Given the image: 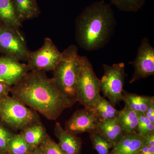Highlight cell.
Masks as SVG:
<instances>
[{
    "instance_id": "obj_1",
    "label": "cell",
    "mask_w": 154,
    "mask_h": 154,
    "mask_svg": "<svg viewBox=\"0 0 154 154\" xmlns=\"http://www.w3.org/2000/svg\"><path fill=\"white\" fill-rule=\"evenodd\" d=\"M11 93L12 96L48 120H55L75 103L44 72H28L12 86Z\"/></svg>"
},
{
    "instance_id": "obj_2",
    "label": "cell",
    "mask_w": 154,
    "mask_h": 154,
    "mask_svg": "<svg viewBox=\"0 0 154 154\" xmlns=\"http://www.w3.org/2000/svg\"><path fill=\"white\" fill-rule=\"evenodd\" d=\"M116 25L115 15L104 0L86 7L75 21V38L80 47L88 51L102 48L108 43Z\"/></svg>"
},
{
    "instance_id": "obj_3",
    "label": "cell",
    "mask_w": 154,
    "mask_h": 154,
    "mask_svg": "<svg viewBox=\"0 0 154 154\" xmlns=\"http://www.w3.org/2000/svg\"><path fill=\"white\" fill-rule=\"evenodd\" d=\"M62 54L61 60L54 70L53 79L60 90L76 102L77 78L80 67L78 48L72 45Z\"/></svg>"
},
{
    "instance_id": "obj_4",
    "label": "cell",
    "mask_w": 154,
    "mask_h": 154,
    "mask_svg": "<svg viewBox=\"0 0 154 154\" xmlns=\"http://www.w3.org/2000/svg\"><path fill=\"white\" fill-rule=\"evenodd\" d=\"M0 119L14 131H22L40 122L37 112L9 96L0 100Z\"/></svg>"
},
{
    "instance_id": "obj_5",
    "label": "cell",
    "mask_w": 154,
    "mask_h": 154,
    "mask_svg": "<svg viewBox=\"0 0 154 154\" xmlns=\"http://www.w3.org/2000/svg\"><path fill=\"white\" fill-rule=\"evenodd\" d=\"M80 67L77 78V102L91 109L101 97L100 80L88 57L80 56Z\"/></svg>"
},
{
    "instance_id": "obj_6",
    "label": "cell",
    "mask_w": 154,
    "mask_h": 154,
    "mask_svg": "<svg viewBox=\"0 0 154 154\" xmlns=\"http://www.w3.org/2000/svg\"><path fill=\"white\" fill-rule=\"evenodd\" d=\"M104 75L100 80V90L105 97L115 106L123 100L125 80L127 75L123 63L112 65L103 64Z\"/></svg>"
},
{
    "instance_id": "obj_7",
    "label": "cell",
    "mask_w": 154,
    "mask_h": 154,
    "mask_svg": "<svg viewBox=\"0 0 154 154\" xmlns=\"http://www.w3.org/2000/svg\"><path fill=\"white\" fill-rule=\"evenodd\" d=\"M60 52L50 38H45L43 45L34 51H30L27 60L29 71H53L62 59Z\"/></svg>"
},
{
    "instance_id": "obj_8",
    "label": "cell",
    "mask_w": 154,
    "mask_h": 154,
    "mask_svg": "<svg viewBox=\"0 0 154 154\" xmlns=\"http://www.w3.org/2000/svg\"><path fill=\"white\" fill-rule=\"evenodd\" d=\"M19 29L0 24V54L27 61L30 51Z\"/></svg>"
},
{
    "instance_id": "obj_9",
    "label": "cell",
    "mask_w": 154,
    "mask_h": 154,
    "mask_svg": "<svg viewBox=\"0 0 154 154\" xmlns=\"http://www.w3.org/2000/svg\"><path fill=\"white\" fill-rule=\"evenodd\" d=\"M129 64L133 66L134 72L130 83L154 75V48L148 38L144 37L138 48L137 55Z\"/></svg>"
},
{
    "instance_id": "obj_10",
    "label": "cell",
    "mask_w": 154,
    "mask_h": 154,
    "mask_svg": "<svg viewBox=\"0 0 154 154\" xmlns=\"http://www.w3.org/2000/svg\"><path fill=\"white\" fill-rule=\"evenodd\" d=\"M99 120L92 110L85 107L77 110L66 123L65 129L75 135L99 131Z\"/></svg>"
},
{
    "instance_id": "obj_11",
    "label": "cell",
    "mask_w": 154,
    "mask_h": 154,
    "mask_svg": "<svg viewBox=\"0 0 154 154\" xmlns=\"http://www.w3.org/2000/svg\"><path fill=\"white\" fill-rule=\"evenodd\" d=\"M29 72L27 64L12 57L0 56V82L13 86Z\"/></svg>"
},
{
    "instance_id": "obj_12",
    "label": "cell",
    "mask_w": 154,
    "mask_h": 154,
    "mask_svg": "<svg viewBox=\"0 0 154 154\" xmlns=\"http://www.w3.org/2000/svg\"><path fill=\"white\" fill-rule=\"evenodd\" d=\"M54 134L59 141L58 143L65 154H80L82 142L77 135L63 128L60 123H56Z\"/></svg>"
},
{
    "instance_id": "obj_13",
    "label": "cell",
    "mask_w": 154,
    "mask_h": 154,
    "mask_svg": "<svg viewBox=\"0 0 154 154\" xmlns=\"http://www.w3.org/2000/svg\"><path fill=\"white\" fill-rule=\"evenodd\" d=\"M15 13L21 22L38 17L41 14L37 0H12Z\"/></svg>"
},
{
    "instance_id": "obj_14",
    "label": "cell",
    "mask_w": 154,
    "mask_h": 154,
    "mask_svg": "<svg viewBox=\"0 0 154 154\" xmlns=\"http://www.w3.org/2000/svg\"><path fill=\"white\" fill-rule=\"evenodd\" d=\"M144 144V137L137 132L125 134L113 149L121 154H139Z\"/></svg>"
},
{
    "instance_id": "obj_15",
    "label": "cell",
    "mask_w": 154,
    "mask_h": 154,
    "mask_svg": "<svg viewBox=\"0 0 154 154\" xmlns=\"http://www.w3.org/2000/svg\"><path fill=\"white\" fill-rule=\"evenodd\" d=\"M20 134L32 150L39 146L48 134L40 122L22 130Z\"/></svg>"
},
{
    "instance_id": "obj_16",
    "label": "cell",
    "mask_w": 154,
    "mask_h": 154,
    "mask_svg": "<svg viewBox=\"0 0 154 154\" xmlns=\"http://www.w3.org/2000/svg\"><path fill=\"white\" fill-rule=\"evenodd\" d=\"M98 128L99 132L114 146L125 134L117 118L99 122Z\"/></svg>"
},
{
    "instance_id": "obj_17",
    "label": "cell",
    "mask_w": 154,
    "mask_h": 154,
    "mask_svg": "<svg viewBox=\"0 0 154 154\" xmlns=\"http://www.w3.org/2000/svg\"><path fill=\"white\" fill-rule=\"evenodd\" d=\"M125 105L137 113H144L152 102L154 97L123 92V100Z\"/></svg>"
},
{
    "instance_id": "obj_18",
    "label": "cell",
    "mask_w": 154,
    "mask_h": 154,
    "mask_svg": "<svg viewBox=\"0 0 154 154\" xmlns=\"http://www.w3.org/2000/svg\"><path fill=\"white\" fill-rule=\"evenodd\" d=\"M91 110L100 122L115 119L119 113L110 101L102 96Z\"/></svg>"
},
{
    "instance_id": "obj_19",
    "label": "cell",
    "mask_w": 154,
    "mask_h": 154,
    "mask_svg": "<svg viewBox=\"0 0 154 154\" xmlns=\"http://www.w3.org/2000/svg\"><path fill=\"white\" fill-rule=\"evenodd\" d=\"M117 120L125 133L137 132L139 123L138 113L131 109L127 105L119 110Z\"/></svg>"
},
{
    "instance_id": "obj_20",
    "label": "cell",
    "mask_w": 154,
    "mask_h": 154,
    "mask_svg": "<svg viewBox=\"0 0 154 154\" xmlns=\"http://www.w3.org/2000/svg\"><path fill=\"white\" fill-rule=\"evenodd\" d=\"M0 24L18 29L22 26L15 13L12 0H0Z\"/></svg>"
},
{
    "instance_id": "obj_21",
    "label": "cell",
    "mask_w": 154,
    "mask_h": 154,
    "mask_svg": "<svg viewBox=\"0 0 154 154\" xmlns=\"http://www.w3.org/2000/svg\"><path fill=\"white\" fill-rule=\"evenodd\" d=\"M93 148L98 154H109L110 149L114 147V144L109 141L99 131L90 133Z\"/></svg>"
},
{
    "instance_id": "obj_22",
    "label": "cell",
    "mask_w": 154,
    "mask_h": 154,
    "mask_svg": "<svg viewBox=\"0 0 154 154\" xmlns=\"http://www.w3.org/2000/svg\"><path fill=\"white\" fill-rule=\"evenodd\" d=\"M32 151L20 134L14 135L9 143L8 154H29Z\"/></svg>"
},
{
    "instance_id": "obj_23",
    "label": "cell",
    "mask_w": 154,
    "mask_h": 154,
    "mask_svg": "<svg viewBox=\"0 0 154 154\" xmlns=\"http://www.w3.org/2000/svg\"><path fill=\"white\" fill-rule=\"evenodd\" d=\"M111 4L122 11L137 12L142 8L145 0H110Z\"/></svg>"
},
{
    "instance_id": "obj_24",
    "label": "cell",
    "mask_w": 154,
    "mask_h": 154,
    "mask_svg": "<svg viewBox=\"0 0 154 154\" xmlns=\"http://www.w3.org/2000/svg\"><path fill=\"white\" fill-rule=\"evenodd\" d=\"M139 123L137 132L145 137L154 132V124L152 123L144 113H138Z\"/></svg>"
},
{
    "instance_id": "obj_25",
    "label": "cell",
    "mask_w": 154,
    "mask_h": 154,
    "mask_svg": "<svg viewBox=\"0 0 154 154\" xmlns=\"http://www.w3.org/2000/svg\"><path fill=\"white\" fill-rule=\"evenodd\" d=\"M39 147L47 154H65L58 143H57L48 134Z\"/></svg>"
},
{
    "instance_id": "obj_26",
    "label": "cell",
    "mask_w": 154,
    "mask_h": 154,
    "mask_svg": "<svg viewBox=\"0 0 154 154\" xmlns=\"http://www.w3.org/2000/svg\"><path fill=\"white\" fill-rule=\"evenodd\" d=\"M15 134L0 124V151L7 153L10 141Z\"/></svg>"
},
{
    "instance_id": "obj_27",
    "label": "cell",
    "mask_w": 154,
    "mask_h": 154,
    "mask_svg": "<svg viewBox=\"0 0 154 154\" xmlns=\"http://www.w3.org/2000/svg\"><path fill=\"white\" fill-rule=\"evenodd\" d=\"M12 86L3 82H0V100L9 96V93H11Z\"/></svg>"
},
{
    "instance_id": "obj_28",
    "label": "cell",
    "mask_w": 154,
    "mask_h": 154,
    "mask_svg": "<svg viewBox=\"0 0 154 154\" xmlns=\"http://www.w3.org/2000/svg\"><path fill=\"white\" fill-rule=\"evenodd\" d=\"M144 114L152 123L154 124V101L151 103Z\"/></svg>"
},
{
    "instance_id": "obj_29",
    "label": "cell",
    "mask_w": 154,
    "mask_h": 154,
    "mask_svg": "<svg viewBox=\"0 0 154 154\" xmlns=\"http://www.w3.org/2000/svg\"><path fill=\"white\" fill-rule=\"evenodd\" d=\"M139 154H154V146H149L143 144Z\"/></svg>"
},
{
    "instance_id": "obj_30",
    "label": "cell",
    "mask_w": 154,
    "mask_h": 154,
    "mask_svg": "<svg viewBox=\"0 0 154 154\" xmlns=\"http://www.w3.org/2000/svg\"><path fill=\"white\" fill-rule=\"evenodd\" d=\"M29 154H47L44 152L42 149L40 148L39 146L36 148L32 150L31 152H30V153Z\"/></svg>"
},
{
    "instance_id": "obj_31",
    "label": "cell",
    "mask_w": 154,
    "mask_h": 154,
    "mask_svg": "<svg viewBox=\"0 0 154 154\" xmlns=\"http://www.w3.org/2000/svg\"><path fill=\"white\" fill-rule=\"evenodd\" d=\"M121 154L118 151L115 150V149H112V151L110 152V154Z\"/></svg>"
},
{
    "instance_id": "obj_32",
    "label": "cell",
    "mask_w": 154,
    "mask_h": 154,
    "mask_svg": "<svg viewBox=\"0 0 154 154\" xmlns=\"http://www.w3.org/2000/svg\"><path fill=\"white\" fill-rule=\"evenodd\" d=\"M0 154H8L7 153L5 152L1 151H0Z\"/></svg>"
}]
</instances>
